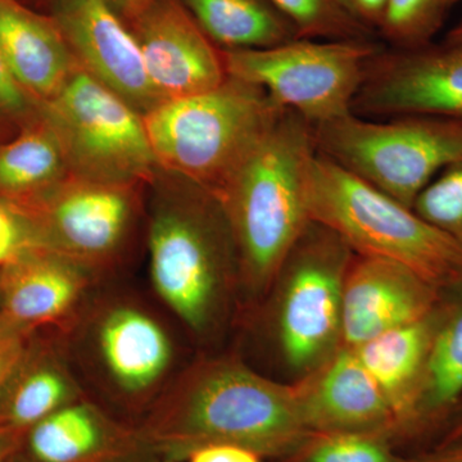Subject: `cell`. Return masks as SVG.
I'll return each instance as SVG.
<instances>
[{
    "label": "cell",
    "mask_w": 462,
    "mask_h": 462,
    "mask_svg": "<svg viewBox=\"0 0 462 462\" xmlns=\"http://www.w3.org/2000/svg\"><path fill=\"white\" fill-rule=\"evenodd\" d=\"M449 0H388L379 35L394 50H412L433 42L442 29Z\"/></svg>",
    "instance_id": "cell-26"
},
{
    "label": "cell",
    "mask_w": 462,
    "mask_h": 462,
    "mask_svg": "<svg viewBox=\"0 0 462 462\" xmlns=\"http://www.w3.org/2000/svg\"><path fill=\"white\" fill-rule=\"evenodd\" d=\"M460 293L449 305H442L431 343L420 402V431L451 411L462 398V281Z\"/></svg>",
    "instance_id": "cell-24"
},
{
    "label": "cell",
    "mask_w": 462,
    "mask_h": 462,
    "mask_svg": "<svg viewBox=\"0 0 462 462\" xmlns=\"http://www.w3.org/2000/svg\"><path fill=\"white\" fill-rule=\"evenodd\" d=\"M98 275L44 247L0 269V319L21 330L69 329L89 302Z\"/></svg>",
    "instance_id": "cell-17"
},
{
    "label": "cell",
    "mask_w": 462,
    "mask_h": 462,
    "mask_svg": "<svg viewBox=\"0 0 462 462\" xmlns=\"http://www.w3.org/2000/svg\"><path fill=\"white\" fill-rule=\"evenodd\" d=\"M285 109L263 88L227 76L215 89L143 116L161 170L215 193Z\"/></svg>",
    "instance_id": "cell-5"
},
{
    "label": "cell",
    "mask_w": 462,
    "mask_h": 462,
    "mask_svg": "<svg viewBox=\"0 0 462 462\" xmlns=\"http://www.w3.org/2000/svg\"><path fill=\"white\" fill-rule=\"evenodd\" d=\"M314 127L319 153L411 208L462 158V124L436 116L374 120L349 112Z\"/></svg>",
    "instance_id": "cell-7"
},
{
    "label": "cell",
    "mask_w": 462,
    "mask_h": 462,
    "mask_svg": "<svg viewBox=\"0 0 462 462\" xmlns=\"http://www.w3.org/2000/svg\"><path fill=\"white\" fill-rule=\"evenodd\" d=\"M297 30L300 39L369 41L373 32L358 23L339 0H269Z\"/></svg>",
    "instance_id": "cell-25"
},
{
    "label": "cell",
    "mask_w": 462,
    "mask_h": 462,
    "mask_svg": "<svg viewBox=\"0 0 462 462\" xmlns=\"http://www.w3.org/2000/svg\"><path fill=\"white\" fill-rule=\"evenodd\" d=\"M369 41L296 39L263 50L224 51L227 75L257 85L282 109L320 125L352 112L370 60Z\"/></svg>",
    "instance_id": "cell-10"
},
{
    "label": "cell",
    "mask_w": 462,
    "mask_h": 462,
    "mask_svg": "<svg viewBox=\"0 0 462 462\" xmlns=\"http://www.w3.org/2000/svg\"><path fill=\"white\" fill-rule=\"evenodd\" d=\"M276 462H409L387 438L366 434L315 433Z\"/></svg>",
    "instance_id": "cell-27"
},
{
    "label": "cell",
    "mask_w": 462,
    "mask_h": 462,
    "mask_svg": "<svg viewBox=\"0 0 462 462\" xmlns=\"http://www.w3.org/2000/svg\"><path fill=\"white\" fill-rule=\"evenodd\" d=\"M36 108L60 139L71 175L143 185L160 172L143 116L79 65L60 93Z\"/></svg>",
    "instance_id": "cell-9"
},
{
    "label": "cell",
    "mask_w": 462,
    "mask_h": 462,
    "mask_svg": "<svg viewBox=\"0 0 462 462\" xmlns=\"http://www.w3.org/2000/svg\"><path fill=\"white\" fill-rule=\"evenodd\" d=\"M21 431L14 428L0 427V462H7L14 454Z\"/></svg>",
    "instance_id": "cell-35"
},
{
    "label": "cell",
    "mask_w": 462,
    "mask_h": 462,
    "mask_svg": "<svg viewBox=\"0 0 462 462\" xmlns=\"http://www.w3.org/2000/svg\"><path fill=\"white\" fill-rule=\"evenodd\" d=\"M0 427L27 430L42 419L67 404L87 397L69 355L60 349L48 348L32 355L27 349L16 373L3 391Z\"/></svg>",
    "instance_id": "cell-21"
},
{
    "label": "cell",
    "mask_w": 462,
    "mask_h": 462,
    "mask_svg": "<svg viewBox=\"0 0 462 462\" xmlns=\"http://www.w3.org/2000/svg\"><path fill=\"white\" fill-rule=\"evenodd\" d=\"M185 462H263V457L239 446L209 445L191 452Z\"/></svg>",
    "instance_id": "cell-32"
},
{
    "label": "cell",
    "mask_w": 462,
    "mask_h": 462,
    "mask_svg": "<svg viewBox=\"0 0 462 462\" xmlns=\"http://www.w3.org/2000/svg\"><path fill=\"white\" fill-rule=\"evenodd\" d=\"M112 7L116 9L118 14L123 17L132 18L134 14H138L141 9L149 5L152 0H108Z\"/></svg>",
    "instance_id": "cell-36"
},
{
    "label": "cell",
    "mask_w": 462,
    "mask_h": 462,
    "mask_svg": "<svg viewBox=\"0 0 462 462\" xmlns=\"http://www.w3.org/2000/svg\"><path fill=\"white\" fill-rule=\"evenodd\" d=\"M0 56L36 105L57 96L78 67L53 17L41 16L17 0H0Z\"/></svg>",
    "instance_id": "cell-19"
},
{
    "label": "cell",
    "mask_w": 462,
    "mask_h": 462,
    "mask_svg": "<svg viewBox=\"0 0 462 462\" xmlns=\"http://www.w3.org/2000/svg\"><path fill=\"white\" fill-rule=\"evenodd\" d=\"M310 220L358 256L394 261L443 291L462 281V245L402 205L316 153L306 181Z\"/></svg>",
    "instance_id": "cell-4"
},
{
    "label": "cell",
    "mask_w": 462,
    "mask_h": 462,
    "mask_svg": "<svg viewBox=\"0 0 462 462\" xmlns=\"http://www.w3.org/2000/svg\"><path fill=\"white\" fill-rule=\"evenodd\" d=\"M136 427L167 462H185L209 445L279 460L312 436L294 383L275 382L226 355L205 356L180 370Z\"/></svg>",
    "instance_id": "cell-1"
},
{
    "label": "cell",
    "mask_w": 462,
    "mask_h": 462,
    "mask_svg": "<svg viewBox=\"0 0 462 462\" xmlns=\"http://www.w3.org/2000/svg\"><path fill=\"white\" fill-rule=\"evenodd\" d=\"M355 256L338 234L311 221L276 275L267 296L273 336L298 379L342 348L343 288Z\"/></svg>",
    "instance_id": "cell-8"
},
{
    "label": "cell",
    "mask_w": 462,
    "mask_h": 462,
    "mask_svg": "<svg viewBox=\"0 0 462 462\" xmlns=\"http://www.w3.org/2000/svg\"><path fill=\"white\" fill-rule=\"evenodd\" d=\"M156 462H167V461H162V460H160V461H156Z\"/></svg>",
    "instance_id": "cell-40"
},
{
    "label": "cell",
    "mask_w": 462,
    "mask_h": 462,
    "mask_svg": "<svg viewBox=\"0 0 462 462\" xmlns=\"http://www.w3.org/2000/svg\"><path fill=\"white\" fill-rule=\"evenodd\" d=\"M139 187L69 175L42 196L14 205L32 221L42 247L99 276L129 242L138 215Z\"/></svg>",
    "instance_id": "cell-11"
},
{
    "label": "cell",
    "mask_w": 462,
    "mask_h": 462,
    "mask_svg": "<svg viewBox=\"0 0 462 462\" xmlns=\"http://www.w3.org/2000/svg\"><path fill=\"white\" fill-rule=\"evenodd\" d=\"M458 440H462V415L454 425V428L448 431L445 442H443L442 445H446V443L458 442Z\"/></svg>",
    "instance_id": "cell-38"
},
{
    "label": "cell",
    "mask_w": 462,
    "mask_h": 462,
    "mask_svg": "<svg viewBox=\"0 0 462 462\" xmlns=\"http://www.w3.org/2000/svg\"><path fill=\"white\" fill-rule=\"evenodd\" d=\"M129 20L158 102L215 89L229 76L224 51L181 0H152Z\"/></svg>",
    "instance_id": "cell-13"
},
{
    "label": "cell",
    "mask_w": 462,
    "mask_h": 462,
    "mask_svg": "<svg viewBox=\"0 0 462 462\" xmlns=\"http://www.w3.org/2000/svg\"><path fill=\"white\" fill-rule=\"evenodd\" d=\"M440 293L404 264L356 254L343 288L342 346L354 349L427 318L442 303Z\"/></svg>",
    "instance_id": "cell-16"
},
{
    "label": "cell",
    "mask_w": 462,
    "mask_h": 462,
    "mask_svg": "<svg viewBox=\"0 0 462 462\" xmlns=\"http://www.w3.org/2000/svg\"><path fill=\"white\" fill-rule=\"evenodd\" d=\"M36 114V103L18 87L0 56V124L32 121Z\"/></svg>",
    "instance_id": "cell-30"
},
{
    "label": "cell",
    "mask_w": 462,
    "mask_h": 462,
    "mask_svg": "<svg viewBox=\"0 0 462 462\" xmlns=\"http://www.w3.org/2000/svg\"><path fill=\"white\" fill-rule=\"evenodd\" d=\"M69 175L62 144L38 114L16 138L0 145V199L27 202Z\"/></svg>",
    "instance_id": "cell-23"
},
{
    "label": "cell",
    "mask_w": 462,
    "mask_h": 462,
    "mask_svg": "<svg viewBox=\"0 0 462 462\" xmlns=\"http://www.w3.org/2000/svg\"><path fill=\"white\" fill-rule=\"evenodd\" d=\"M316 153L314 125L285 109L214 193L238 252L239 310H254L266 300L311 223L306 181Z\"/></svg>",
    "instance_id": "cell-3"
},
{
    "label": "cell",
    "mask_w": 462,
    "mask_h": 462,
    "mask_svg": "<svg viewBox=\"0 0 462 462\" xmlns=\"http://www.w3.org/2000/svg\"><path fill=\"white\" fill-rule=\"evenodd\" d=\"M32 462H156L138 427L83 397L27 430Z\"/></svg>",
    "instance_id": "cell-18"
},
{
    "label": "cell",
    "mask_w": 462,
    "mask_h": 462,
    "mask_svg": "<svg viewBox=\"0 0 462 462\" xmlns=\"http://www.w3.org/2000/svg\"><path fill=\"white\" fill-rule=\"evenodd\" d=\"M42 247L32 221L14 203L0 199V269Z\"/></svg>",
    "instance_id": "cell-29"
},
{
    "label": "cell",
    "mask_w": 462,
    "mask_h": 462,
    "mask_svg": "<svg viewBox=\"0 0 462 462\" xmlns=\"http://www.w3.org/2000/svg\"><path fill=\"white\" fill-rule=\"evenodd\" d=\"M449 2H451V5L452 7H454V5H457V3L462 2V0H449Z\"/></svg>",
    "instance_id": "cell-39"
},
{
    "label": "cell",
    "mask_w": 462,
    "mask_h": 462,
    "mask_svg": "<svg viewBox=\"0 0 462 462\" xmlns=\"http://www.w3.org/2000/svg\"><path fill=\"white\" fill-rule=\"evenodd\" d=\"M413 211L462 245V158L419 194Z\"/></svg>",
    "instance_id": "cell-28"
},
{
    "label": "cell",
    "mask_w": 462,
    "mask_h": 462,
    "mask_svg": "<svg viewBox=\"0 0 462 462\" xmlns=\"http://www.w3.org/2000/svg\"><path fill=\"white\" fill-rule=\"evenodd\" d=\"M66 331L69 357L129 415L142 419L179 373L171 331L134 298L89 300Z\"/></svg>",
    "instance_id": "cell-6"
},
{
    "label": "cell",
    "mask_w": 462,
    "mask_h": 462,
    "mask_svg": "<svg viewBox=\"0 0 462 462\" xmlns=\"http://www.w3.org/2000/svg\"><path fill=\"white\" fill-rule=\"evenodd\" d=\"M352 112L379 120L436 116L462 124V44L382 48L367 65Z\"/></svg>",
    "instance_id": "cell-12"
},
{
    "label": "cell",
    "mask_w": 462,
    "mask_h": 462,
    "mask_svg": "<svg viewBox=\"0 0 462 462\" xmlns=\"http://www.w3.org/2000/svg\"><path fill=\"white\" fill-rule=\"evenodd\" d=\"M339 3L358 23L374 33L379 32L388 0H339Z\"/></svg>",
    "instance_id": "cell-33"
},
{
    "label": "cell",
    "mask_w": 462,
    "mask_h": 462,
    "mask_svg": "<svg viewBox=\"0 0 462 462\" xmlns=\"http://www.w3.org/2000/svg\"><path fill=\"white\" fill-rule=\"evenodd\" d=\"M149 275L197 342L220 338L239 310V261L223 207L196 182L160 170L149 182Z\"/></svg>",
    "instance_id": "cell-2"
},
{
    "label": "cell",
    "mask_w": 462,
    "mask_h": 462,
    "mask_svg": "<svg viewBox=\"0 0 462 462\" xmlns=\"http://www.w3.org/2000/svg\"><path fill=\"white\" fill-rule=\"evenodd\" d=\"M442 303L427 318L385 331L354 348L391 404L401 439L420 433L419 402Z\"/></svg>",
    "instance_id": "cell-20"
},
{
    "label": "cell",
    "mask_w": 462,
    "mask_h": 462,
    "mask_svg": "<svg viewBox=\"0 0 462 462\" xmlns=\"http://www.w3.org/2000/svg\"><path fill=\"white\" fill-rule=\"evenodd\" d=\"M29 349L27 331L0 319V396Z\"/></svg>",
    "instance_id": "cell-31"
},
{
    "label": "cell",
    "mask_w": 462,
    "mask_h": 462,
    "mask_svg": "<svg viewBox=\"0 0 462 462\" xmlns=\"http://www.w3.org/2000/svg\"><path fill=\"white\" fill-rule=\"evenodd\" d=\"M409 462H462V440L438 446L433 451L409 458Z\"/></svg>",
    "instance_id": "cell-34"
},
{
    "label": "cell",
    "mask_w": 462,
    "mask_h": 462,
    "mask_svg": "<svg viewBox=\"0 0 462 462\" xmlns=\"http://www.w3.org/2000/svg\"><path fill=\"white\" fill-rule=\"evenodd\" d=\"M300 415L315 433L366 434L401 439L400 425L379 385L354 349L342 348L294 382Z\"/></svg>",
    "instance_id": "cell-15"
},
{
    "label": "cell",
    "mask_w": 462,
    "mask_h": 462,
    "mask_svg": "<svg viewBox=\"0 0 462 462\" xmlns=\"http://www.w3.org/2000/svg\"><path fill=\"white\" fill-rule=\"evenodd\" d=\"M53 20L76 63L142 116L160 105L138 42L108 0H56Z\"/></svg>",
    "instance_id": "cell-14"
},
{
    "label": "cell",
    "mask_w": 462,
    "mask_h": 462,
    "mask_svg": "<svg viewBox=\"0 0 462 462\" xmlns=\"http://www.w3.org/2000/svg\"><path fill=\"white\" fill-rule=\"evenodd\" d=\"M203 32L224 51L263 50L300 39L269 0H181Z\"/></svg>",
    "instance_id": "cell-22"
},
{
    "label": "cell",
    "mask_w": 462,
    "mask_h": 462,
    "mask_svg": "<svg viewBox=\"0 0 462 462\" xmlns=\"http://www.w3.org/2000/svg\"><path fill=\"white\" fill-rule=\"evenodd\" d=\"M443 42H451V44H462V18L454 27L448 30Z\"/></svg>",
    "instance_id": "cell-37"
}]
</instances>
